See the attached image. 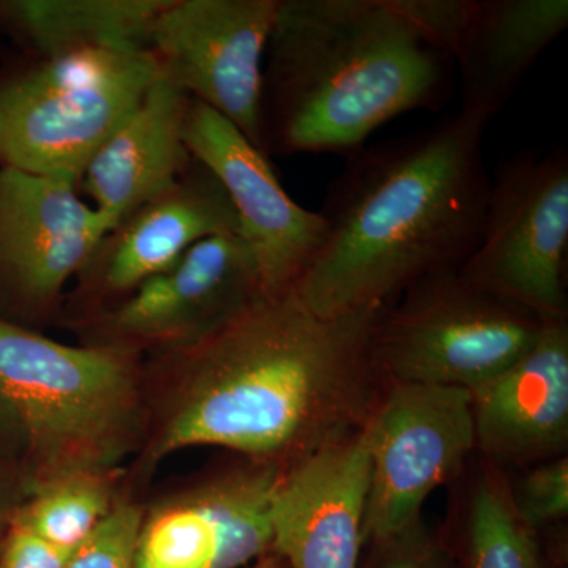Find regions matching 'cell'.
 <instances>
[{
    "label": "cell",
    "mask_w": 568,
    "mask_h": 568,
    "mask_svg": "<svg viewBox=\"0 0 568 568\" xmlns=\"http://www.w3.org/2000/svg\"><path fill=\"white\" fill-rule=\"evenodd\" d=\"M454 62L399 0H278L264 58L263 151L349 155L450 99Z\"/></svg>",
    "instance_id": "3"
},
{
    "label": "cell",
    "mask_w": 568,
    "mask_h": 568,
    "mask_svg": "<svg viewBox=\"0 0 568 568\" xmlns=\"http://www.w3.org/2000/svg\"><path fill=\"white\" fill-rule=\"evenodd\" d=\"M156 77L148 48H84L40 58L0 85V162L80 183Z\"/></svg>",
    "instance_id": "5"
},
{
    "label": "cell",
    "mask_w": 568,
    "mask_h": 568,
    "mask_svg": "<svg viewBox=\"0 0 568 568\" xmlns=\"http://www.w3.org/2000/svg\"><path fill=\"white\" fill-rule=\"evenodd\" d=\"M74 551L55 547L11 519L0 547V568H65Z\"/></svg>",
    "instance_id": "25"
},
{
    "label": "cell",
    "mask_w": 568,
    "mask_h": 568,
    "mask_svg": "<svg viewBox=\"0 0 568 568\" xmlns=\"http://www.w3.org/2000/svg\"><path fill=\"white\" fill-rule=\"evenodd\" d=\"M0 399L24 435L29 489L125 469L145 439L144 357L65 345L0 317Z\"/></svg>",
    "instance_id": "4"
},
{
    "label": "cell",
    "mask_w": 568,
    "mask_h": 568,
    "mask_svg": "<svg viewBox=\"0 0 568 568\" xmlns=\"http://www.w3.org/2000/svg\"><path fill=\"white\" fill-rule=\"evenodd\" d=\"M222 234H239L237 215L219 179L193 160L173 186L104 235L71 284L58 323L114 304L178 263L197 242Z\"/></svg>",
    "instance_id": "13"
},
{
    "label": "cell",
    "mask_w": 568,
    "mask_h": 568,
    "mask_svg": "<svg viewBox=\"0 0 568 568\" xmlns=\"http://www.w3.org/2000/svg\"><path fill=\"white\" fill-rule=\"evenodd\" d=\"M459 110L414 133L364 145L328 186L320 252L294 291L317 316L386 308L425 276L459 271L487 209L485 132Z\"/></svg>",
    "instance_id": "2"
},
{
    "label": "cell",
    "mask_w": 568,
    "mask_h": 568,
    "mask_svg": "<svg viewBox=\"0 0 568 568\" xmlns=\"http://www.w3.org/2000/svg\"><path fill=\"white\" fill-rule=\"evenodd\" d=\"M142 504L125 495L102 526L71 555L65 568H134Z\"/></svg>",
    "instance_id": "23"
},
{
    "label": "cell",
    "mask_w": 568,
    "mask_h": 568,
    "mask_svg": "<svg viewBox=\"0 0 568 568\" xmlns=\"http://www.w3.org/2000/svg\"><path fill=\"white\" fill-rule=\"evenodd\" d=\"M168 0H11L0 2L9 22L39 54L97 47L148 48L149 32Z\"/></svg>",
    "instance_id": "19"
},
{
    "label": "cell",
    "mask_w": 568,
    "mask_h": 568,
    "mask_svg": "<svg viewBox=\"0 0 568 568\" xmlns=\"http://www.w3.org/2000/svg\"><path fill=\"white\" fill-rule=\"evenodd\" d=\"M373 547L368 568H462L455 549L426 528L424 519Z\"/></svg>",
    "instance_id": "24"
},
{
    "label": "cell",
    "mask_w": 568,
    "mask_h": 568,
    "mask_svg": "<svg viewBox=\"0 0 568 568\" xmlns=\"http://www.w3.org/2000/svg\"><path fill=\"white\" fill-rule=\"evenodd\" d=\"M125 469L74 474L29 489L13 521L62 549L74 551L102 526L122 497Z\"/></svg>",
    "instance_id": "20"
},
{
    "label": "cell",
    "mask_w": 568,
    "mask_h": 568,
    "mask_svg": "<svg viewBox=\"0 0 568 568\" xmlns=\"http://www.w3.org/2000/svg\"><path fill=\"white\" fill-rule=\"evenodd\" d=\"M568 153L521 151L489 175L480 237L458 274L545 320L567 317Z\"/></svg>",
    "instance_id": "7"
},
{
    "label": "cell",
    "mask_w": 568,
    "mask_h": 568,
    "mask_svg": "<svg viewBox=\"0 0 568 568\" xmlns=\"http://www.w3.org/2000/svg\"><path fill=\"white\" fill-rule=\"evenodd\" d=\"M189 102V95L159 73L141 103L85 166L78 186L112 226L166 192L192 166L183 138Z\"/></svg>",
    "instance_id": "18"
},
{
    "label": "cell",
    "mask_w": 568,
    "mask_h": 568,
    "mask_svg": "<svg viewBox=\"0 0 568 568\" xmlns=\"http://www.w3.org/2000/svg\"><path fill=\"white\" fill-rule=\"evenodd\" d=\"M111 220L67 179L0 170V283L26 315L58 323Z\"/></svg>",
    "instance_id": "12"
},
{
    "label": "cell",
    "mask_w": 568,
    "mask_h": 568,
    "mask_svg": "<svg viewBox=\"0 0 568 568\" xmlns=\"http://www.w3.org/2000/svg\"><path fill=\"white\" fill-rule=\"evenodd\" d=\"M250 568H290L286 566V562L274 551H268L267 555H264L263 558L253 562V566Z\"/></svg>",
    "instance_id": "28"
},
{
    "label": "cell",
    "mask_w": 568,
    "mask_h": 568,
    "mask_svg": "<svg viewBox=\"0 0 568 568\" xmlns=\"http://www.w3.org/2000/svg\"><path fill=\"white\" fill-rule=\"evenodd\" d=\"M261 294L260 267L244 239L213 235L114 304L65 325L80 336L81 345L148 357L200 342Z\"/></svg>",
    "instance_id": "8"
},
{
    "label": "cell",
    "mask_w": 568,
    "mask_h": 568,
    "mask_svg": "<svg viewBox=\"0 0 568 568\" xmlns=\"http://www.w3.org/2000/svg\"><path fill=\"white\" fill-rule=\"evenodd\" d=\"M284 467L250 462L204 474L142 506L134 568H241L274 545Z\"/></svg>",
    "instance_id": "11"
},
{
    "label": "cell",
    "mask_w": 568,
    "mask_h": 568,
    "mask_svg": "<svg viewBox=\"0 0 568 568\" xmlns=\"http://www.w3.org/2000/svg\"><path fill=\"white\" fill-rule=\"evenodd\" d=\"M476 448L497 462L536 466L568 446V323L548 320L532 347L473 394Z\"/></svg>",
    "instance_id": "17"
},
{
    "label": "cell",
    "mask_w": 568,
    "mask_h": 568,
    "mask_svg": "<svg viewBox=\"0 0 568 568\" xmlns=\"http://www.w3.org/2000/svg\"><path fill=\"white\" fill-rule=\"evenodd\" d=\"M466 514L463 545L455 549L462 568H551L537 534L515 514L500 474L478 478Z\"/></svg>",
    "instance_id": "21"
},
{
    "label": "cell",
    "mask_w": 568,
    "mask_h": 568,
    "mask_svg": "<svg viewBox=\"0 0 568 568\" xmlns=\"http://www.w3.org/2000/svg\"><path fill=\"white\" fill-rule=\"evenodd\" d=\"M183 138L233 204L239 235L256 257L265 294L293 290L323 245L320 212L295 203L276 179L268 156L219 112L190 99Z\"/></svg>",
    "instance_id": "14"
},
{
    "label": "cell",
    "mask_w": 568,
    "mask_h": 568,
    "mask_svg": "<svg viewBox=\"0 0 568 568\" xmlns=\"http://www.w3.org/2000/svg\"><path fill=\"white\" fill-rule=\"evenodd\" d=\"M24 454V435L20 422L10 407L0 399V462L22 458Z\"/></svg>",
    "instance_id": "27"
},
{
    "label": "cell",
    "mask_w": 568,
    "mask_h": 568,
    "mask_svg": "<svg viewBox=\"0 0 568 568\" xmlns=\"http://www.w3.org/2000/svg\"><path fill=\"white\" fill-rule=\"evenodd\" d=\"M278 0H168L149 32L160 77L263 151L264 58Z\"/></svg>",
    "instance_id": "10"
},
{
    "label": "cell",
    "mask_w": 568,
    "mask_h": 568,
    "mask_svg": "<svg viewBox=\"0 0 568 568\" xmlns=\"http://www.w3.org/2000/svg\"><path fill=\"white\" fill-rule=\"evenodd\" d=\"M547 321L474 286L458 271L439 272L418 280L384 310L373 334V358L384 381L473 395L528 353Z\"/></svg>",
    "instance_id": "6"
},
{
    "label": "cell",
    "mask_w": 568,
    "mask_h": 568,
    "mask_svg": "<svg viewBox=\"0 0 568 568\" xmlns=\"http://www.w3.org/2000/svg\"><path fill=\"white\" fill-rule=\"evenodd\" d=\"M369 469L366 425L286 467L272 503V551L290 568H361Z\"/></svg>",
    "instance_id": "16"
},
{
    "label": "cell",
    "mask_w": 568,
    "mask_h": 568,
    "mask_svg": "<svg viewBox=\"0 0 568 568\" xmlns=\"http://www.w3.org/2000/svg\"><path fill=\"white\" fill-rule=\"evenodd\" d=\"M462 77V110L495 118L568 28V0H399Z\"/></svg>",
    "instance_id": "15"
},
{
    "label": "cell",
    "mask_w": 568,
    "mask_h": 568,
    "mask_svg": "<svg viewBox=\"0 0 568 568\" xmlns=\"http://www.w3.org/2000/svg\"><path fill=\"white\" fill-rule=\"evenodd\" d=\"M26 496H28V481H26L22 466L14 469L7 466L0 467V547L14 511L21 506Z\"/></svg>",
    "instance_id": "26"
},
{
    "label": "cell",
    "mask_w": 568,
    "mask_h": 568,
    "mask_svg": "<svg viewBox=\"0 0 568 568\" xmlns=\"http://www.w3.org/2000/svg\"><path fill=\"white\" fill-rule=\"evenodd\" d=\"M386 383L366 422L369 491L365 541L381 544L424 519L428 497L476 450L473 395L463 388Z\"/></svg>",
    "instance_id": "9"
},
{
    "label": "cell",
    "mask_w": 568,
    "mask_h": 568,
    "mask_svg": "<svg viewBox=\"0 0 568 568\" xmlns=\"http://www.w3.org/2000/svg\"><path fill=\"white\" fill-rule=\"evenodd\" d=\"M386 308L323 317L294 287L264 293L200 342L144 357L148 425L126 489L186 448L286 469L364 428L384 386L373 334Z\"/></svg>",
    "instance_id": "1"
},
{
    "label": "cell",
    "mask_w": 568,
    "mask_h": 568,
    "mask_svg": "<svg viewBox=\"0 0 568 568\" xmlns=\"http://www.w3.org/2000/svg\"><path fill=\"white\" fill-rule=\"evenodd\" d=\"M511 507L519 521L532 530L549 528L568 515V459H549L508 484Z\"/></svg>",
    "instance_id": "22"
}]
</instances>
